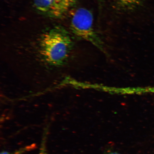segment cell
Masks as SVG:
<instances>
[{
  "label": "cell",
  "mask_w": 154,
  "mask_h": 154,
  "mask_svg": "<svg viewBox=\"0 0 154 154\" xmlns=\"http://www.w3.org/2000/svg\"><path fill=\"white\" fill-rule=\"evenodd\" d=\"M47 1L62 6L68 10L70 8L72 7L67 0H47Z\"/></svg>",
  "instance_id": "52a82bcc"
},
{
  "label": "cell",
  "mask_w": 154,
  "mask_h": 154,
  "mask_svg": "<svg viewBox=\"0 0 154 154\" xmlns=\"http://www.w3.org/2000/svg\"><path fill=\"white\" fill-rule=\"evenodd\" d=\"M71 31L75 35L101 47V42L94 27L93 15L91 11L80 8L73 14L70 23Z\"/></svg>",
  "instance_id": "7a4b0ae2"
},
{
  "label": "cell",
  "mask_w": 154,
  "mask_h": 154,
  "mask_svg": "<svg viewBox=\"0 0 154 154\" xmlns=\"http://www.w3.org/2000/svg\"><path fill=\"white\" fill-rule=\"evenodd\" d=\"M34 4L38 12L51 18H60L68 11L62 6L47 0H34Z\"/></svg>",
  "instance_id": "3957f363"
},
{
  "label": "cell",
  "mask_w": 154,
  "mask_h": 154,
  "mask_svg": "<svg viewBox=\"0 0 154 154\" xmlns=\"http://www.w3.org/2000/svg\"><path fill=\"white\" fill-rule=\"evenodd\" d=\"M143 0H116V6L123 11H134L139 6Z\"/></svg>",
  "instance_id": "277c9868"
},
{
  "label": "cell",
  "mask_w": 154,
  "mask_h": 154,
  "mask_svg": "<svg viewBox=\"0 0 154 154\" xmlns=\"http://www.w3.org/2000/svg\"><path fill=\"white\" fill-rule=\"evenodd\" d=\"M78 1V0H67V1H68L69 4H70L72 7V6L75 4L77 1Z\"/></svg>",
  "instance_id": "ba28073f"
},
{
  "label": "cell",
  "mask_w": 154,
  "mask_h": 154,
  "mask_svg": "<svg viewBox=\"0 0 154 154\" xmlns=\"http://www.w3.org/2000/svg\"><path fill=\"white\" fill-rule=\"evenodd\" d=\"M97 1L99 3V5H100V7H101L103 5L104 0H97Z\"/></svg>",
  "instance_id": "9c48e42d"
},
{
  "label": "cell",
  "mask_w": 154,
  "mask_h": 154,
  "mask_svg": "<svg viewBox=\"0 0 154 154\" xmlns=\"http://www.w3.org/2000/svg\"><path fill=\"white\" fill-rule=\"evenodd\" d=\"M107 154H120L116 152H111Z\"/></svg>",
  "instance_id": "30bf717a"
},
{
  "label": "cell",
  "mask_w": 154,
  "mask_h": 154,
  "mask_svg": "<svg viewBox=\"0 0 154 154\" xmlns=\"http://www.w3.org/2000/svg\"><path fill=\"white\" fill-rule=\"evenodd\" d=\"M72 45L68 32L57 26L43 34L40 42V52L44 58L53 65H60L67 57Z\"/></svg>",
  "instance_id": "6da1fadb"
},
{
  "label": "cell",
  "mask_w": 154,
  "mask_h": 154,
  "mask_svg": "<svg viewBox=\"0 0 154 154\" xmlns=\"http://www.w3.org/2000/svg\"><path fill=\"white\" fill-rule=\"evenodd\" d=\"M36 145L35 144L33 143L30 145L26 146L23 147L17 150L12 152L7 151H3L1 152L0 154H22L26 152L29 151L36 149Z\"/></svg>",
  "instance_id": "5b68a950"
},
{
  "label": "cell",
  "mask_w": 154,
  "mask_h": 154,
  "mask_svg": "<svg viewBox=\"0 0 154 154\" xmlns=\"http://www.w3.org/2000/svg\"><path fill=\"white\" fill-rule=\"evenodd\" d=\"M48 132V126L44 129L38 154H48L47 148H46V141H47Z\"/></svg>",
  "instance_id": "8992f818"
}]
</instances>
